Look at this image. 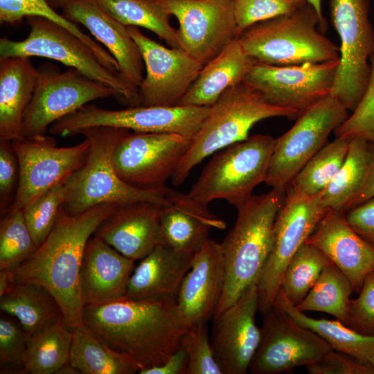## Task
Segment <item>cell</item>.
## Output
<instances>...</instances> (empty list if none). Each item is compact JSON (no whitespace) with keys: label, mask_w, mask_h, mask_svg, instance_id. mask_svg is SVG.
Here are the masks:
<instances>
[{"label":"cell","mask_w":374,"mask_h":374,"mask_svg":"<svg viewBox=\"0 0 374 374\" xmlns=\"http://www.w3.org/2000/svg\"><path fill=\"white\" fill-rule=\"evenodd\" d=\"M298 116L295 111L269 104L243 81L229 88L211 107L192 138L190 148L172 177V184H181L191 170L211 154L247 139L257 122L271 117L295 119Z\"/></svg>","instance_id":"cell-6"},{"label":"cell","mask_w":374,"mask_h":374,"mask_svg":"<svg viewBox=\"0 0 374 374\" xmlns=\"http://www.w3.org/2000/svg\"><path fill=\"white\" fill-rule=\"evenodd\" d=\"M353 291L348 278L330 261L308 294L295 307L303 312L328 313L346 325Z\"/></svg>","instance_id":"cell-35"},{"label":"cell","mask_w":374,"mask_h":374,"mask_svg":"<svg viewBox=\"0 0 374 374\" xmlns=\"http://www.w3.org/2000/svg\"><path fill=\"white\" fill-rule=\"evenodd\" d=\"M57 373H62V374H77L80 373V372L73 367L70 362L67 364L62 366L61 368H60Z\"/></svg>","instance_id":"cell-53"},{"label":"cell","mask_w":374,"mask_h":374,"mask_svg":"<svg viewBox=\"0 0 374 374\" xmlns=\"http://www.w3.org/2000/svg\"><path fill=\"white\" fill-rule=\"evenodd\" d=\"M239 41L257 62L289 66L340 58V48L321 30V21L308 2L295 10L244 29Z\"/></svg>","instance_id":"cell-5"},{"label":"cell","mask_w":374,"mask_h":374,"mask_svg":"<svg viewBox=\"0 0 374 374\" xmlns=\"http://www.w3.org/2000/svg\"><path fill=\"white\" fill-rule=\"evenodd\" d=\"M0 310L15 318L29 335L64 318L55 297L44 286L34 282L14 284L0 296Z\"/></svg>","instance_id":"cell-30"},{"label":"cell","mask_w":374,"mask_h":374,"mask_svg":"<svg viewBox=\"0 0 374 374\" xmlns=\"http://www.w3.org/2000/svg\"><path fill=\"white\" fill-rule=\"evenodd\" d=\"M22 211H10L0 224V270H10L36 249Z\"/></svg>","instance_id":"cell-39"},{"label":"cell","mask_w":374,"mask_h":374,"mask_svg":"<svg viewBox=\"0 0 374 374\" xmlns=\"http://www.w3.org/2000/svg\"><path fill=\"white\" fill-rule=\"evenodd\" d=\"M26 22L30 32L26 39H0V57L35 56L57 61L110 87L120 103L128 107L141 105L139 88L121 73L105 66L96 53L75 34L39 17H28Z\"/></svg>","instance_id":"cell-7"},{"label":"cell","mask_w":374,"mask_h":374,"mask_svg":"<svg viewBox=\"0 0 374 374\" xmlns=\"http://www.w3.org/2000/svg\"><path fill=\"white\" fill-rule=\"evenodd\" d=\"M112 17L126 26H140L155 33L171 48H179L177 29L172 16L153 0H97Z\"/></svg>","instance_id":"cell-34"},{"label":"cell","mask_w":374,"mask_h":374,"mask_svg":"<svg viewBox=\"0 0 374 374\" xmlns=\"http://www.w3.org/2000/svg\"><path fill=\"white\" fill-rule=\"evenodd\" d=\"M69 362L83 374H134L141 370L130 356L109 347L84 324L72 330Z\"/></svg>","instance_id":"cell-32"},{"label":"cell","mask_w":374,"mask_h":374,"mask_svg":"<svg viewBox=\"0 0 374 374\" xmlns=\"http://www.w3.org/2000/svg\"><path fill=\"white\" fill-rule=\"evenodd\" d=\"M331 21L340 41V62L331 95L353 112L366 88L374 30L369 0H330Z\"/></svg>","instance_id":"cell-11"},{"label":"cell","mask_w":374,"mask_h":374,"mask_svg":"<svg viewBox=\"0 0 374 374\" xmlns=\"http://www.w3.org/2000/svg\"><path fill=\"white\" fill-rule=\"evenodd\" d=\"M371 143L362 138L349 139L346 159L334 178L321 193L324 206L342 211L365 177Z\"/></svg>","instance_id":"cell-36"},{"label":"cell","mask_w":374,"mask_h":374,"mask_svg":"<svg viewBox=\"0 0 374 374\" xmlns=\"http://www.w3.org/2000/svg\"><path fill=\"white\" fill-rule=\"evenodd\" d=\"M182 347L187 353V374H223L209 341L206 323L192 325L183 336Z\"/></svg>","instance_id":"cell-42"},{"label":"cell","mask_w":374,"mask_h":374,"mask_svg":"<svg viewBox=\"0 0 374 374\" xmlns=\"http://www.w3.org/2000/svg\"><path fill=\"white\" fill-rule=\"evenodd\" d=\"M320 249L348 278L353 291H360L374 272V245L356 233L342 211L328 209L306 242Z\"/></svg>","instance_id":"cell-21"},{"label":"cell","mask_w":374,"mask_h":374,"mask_svg":"<svg viewBox=\"0 0 374 374\" xmlns=\"http://www.w3.org/2000/svg\"><path fill=\"white\" fill-rule=\"evenodd\" d=\"M308 3H310L317 12L320 21H321V30L325 34L328 28L327 20L325 19L323 15L322 7H321V0H305Z\"/></svg>","instance_id":"cell-51"},{"label":"cell","mask_w":374,"mask_h":374,"mask_svg":"<svg viewBox=\"0 0 374 374\" xmlns=\"http://www.w3.org/2000/svg\"><path fill=\"white\" fill-rule=\"evenodd\" d=\"M348 111L330 94L299 114L294 125L274 140L265 182L285 192L296 174L328 143L331 132L348 117Z\"/></svg>","instance_id":"cell-9"},{"label":"cell","mask_w":374,"mask_h":374,"mask_svg":"<svg viewBox=\"0 0 374 374\" xmlns=\"http://www.w3.org/2000/svg\"><path fill=\"white\" fill-rule=\"evenodd\" d=\"M369 62L370 78L360 101L334 132L336 137L362 138L374 145V50Z\"/></svg>","instance_id":"cell-41"},{"label":"cell","mask_w":374,"mask_h":374,"mask_svg":"<svg viewBox=\"0 0 374 374\" xmlns=\"http://www.w3.org/2000/svg\"><path fill=\"white\" fill-rule=\"evenodd\" d=\"M321 193L301 196L287 189L274 226L273 244L257 283L259 310L265 314L274 305L285 269L327 211Z\"/></svg>","instance_id":"cell-14"},{"label":"cell","mask_w":374,"mask_h":374,"mask_svg":"<svg viewBox=\"0 0 374 374\" xmlns=\"http://www.w3.org/2000/svg\"><path fill=\"white\" fill-rule=\"evenodd\" d=\"M369 362L372 364V366L374 367V355L371 357V358L369 360Z\"/></svg>","instance_id":"cell-55"},{"label":"cell","mask_w":374,"mask_h":374,"mask_svg":"<svg viewBox=\"0 0 374 374\" xmlns=\"http://www.w3.org/2000/svg\"><path fill=\"white\" fill-rule=\"evenodd\" d=\"M345 213L350 227L374 245V197L349 209Z\"/></svg>","instance_id":"cell-48"},{"label":"cell","mask_w":374,"mask_h":374,"mask_svg":"<svg viewBox=\"0 0 374 374\" xmlns=\"http://www.w3.org/2000/svg\"><path fill=\"white\" fill-rule=\"evenodd\" d=\"M83 324L109 347L130 356L141 370L164 363L181 347L190 326L177 298L169 296L86 305Z\"/></svg>","instance_id":"cell-1"},{"label":"cell","mask_w":374,"mask_h":374,"mask_svg":"<svg viewBox=\"0 0 374 374\" xmlns=\"http://www.w3.org/2000/svg\"><path fill=\"white\" fill-rule=\"evenodd\" d=\"M66 0H47L48 3L55 8H62Z\"/></svg>","instance_id":"cell-54"},{"label":"cell","mask_w":374,"mask_h":374,"mask_svg":"<svg viewBox=\"0 0 374 374\" xmlns=\"http://www.w3.org/2000/svg\"><path fill=\"white\" fill-rule=\"evenodd\" d=\"M188 355L185 350L180 347L168 359L159 366L143 369L140 374H187Z\"/></svg>","instance_id":"cell-50"},{"label":"cell","mask_w":374,"mask_h":374,"mask_svg":"<svg viewBox=\"0 0 374 374\" xmlns=\"http://www.w3.org/2000/svg\"><path fill=\"white\" fill-rule=\"evenodd\" d=\"M256 62L238 38L233 40L204 65L179 105L211 107L226 89L242 82Z\"/></svg>","instance_id":"cell-28"},{"label":"cell","mask_w":374,"mask_h":374,"mask_svg":"<svg viewBox=\"0 0 374 374\" xmlns=\"http://www.w3.org/2000/svg\"><path fill=\"white\" fill-rule=\"evenodd\" d=\"M346 325L360 333L374 335V272L366 277L358 296L350 299Z\"/></svg>","instance_id":"cell-46"},{"label":"cell","mask_w":374,"mask_h":374,"mask_svg":"<svg viewBox=\"0 0 374 374\" xmlns=\"http://www.w3.org/2000/svg\"><path fill=\"white\" fill-rule=\"evenodd\" d=\"M137 44L145 75L139 87L140 106H177L198 77L203 65L179 48H167L127 26Z\"/></svg>","instance_id":"cell-19"},{"label":"cell","mask_w":374,"mask_h":374,"mask_svg":"<svg viewBox=\"0 0 374 374\" xmlns=\"http://www.w3.org/2000/svg\"><path fill=\"white\" fill-rule=\"evenodd\" d=\"M12 143L19 162V178L9 211H23L55 186L64 184L84 165L89 149L85 138L73 146L57 147L55 139L46 134L21 137Z\"/></svg>","instance_id":"cell-13"},{"label":"cell","mask_w":374,"mask_h":374,"mask_svg":"<svg viewBox=\"0 0 374 374\" xmlns=\"http://www.w3.org/2000/svg\"><path fill=\"white\" fill-rule=\"evenodd\" d=\"M37 70L35 89L24 117L21 137L45 135L53 123L89 103L115 96L110 87L75 68L61 72L57 66L46 63Z\"/></svg>","instance_id":"cell-12"},{"label":"cell","mask_w":374,"mask_h":374,"mask_svg":"<svg viewBox=\"0 0 374 374\" xmlns=\"http://www.w3.org/2000/svg\"><path fill=\"white\" fill-rule=\"evenodd\" d=\"M286 191L252 195L238 205L235 222L220 243L225 267L221 299L213 318L257 283L273 244L274 226Z\"/></svg>","instance_id":"cell-3"},{"label":"cell","mask_w":374,"mask_h":374,"mask_svg":"<svg viewBox=\"0 0 374 374\" xmlns=\"http://www.w3.org/2000/svg\"><path fill=\"white\" fill-rule=\"evenodd\" d=\"M340 58L323 62L275 66L256 62L243 82L271 105L296 112L331 93Z\"/></svg>","instance_id":"cell-16"},{"label":"cell","mask_w":374,"mask_h":374,"mask_svg":"<svg viewBox=\"0 0 374 374\" xmlns=\"http://www.w3.org/2000/svg\"><path fill=\"white\" fill-rule=\"evenodd\" d=\"M130 130L98 126L81 130L89 143L84 165L64 183L65 198L62 207L70 215H77L96 205L113 203L119 205L148 201L167 206L170 204L172 188L144 190L131 186L116 174L112 164L113 151Z\"/></svg>","instance_id":"cell-4"},{"label":"cell","mask_w":374,"mask_h":374,"mask_svg":"<svg viewBox=\"0 0 374 374\" xmlns=\"http://www.w3.org/2000/svg\"><path fill=\"white\" fill-rule=\"evenodd\" d=\"M210 109L211 107L177 105L136 106L116 110L87 104L53 123L49 132L52 134L71 136L84 129L108 126L135 132L176 133L193 138Z\"/></svg>","instance_id":"cell-10"},{"label":"cell","mask_w":374,"mask_h":374,"mask_svg":"<svg viewBox=\"0 0 374 374\" xmlns=\"http://www.w3.org/2000/svg\"><path fill=\"white\" fill-rule=\"evenodd\" d=\"M162 206L148 201L119 205L100 224L93 235L125 256L141 260L160 244Z\"/></svg>","instance_id":"cell-24"},{"label":"cell","mask_w":374,"mask_h":374,"mask_svg":"<svg viewBox=\"0 0 374 374\" xmlns=\"http://www.w3.org/2000/svg\"><path fill=\"white\" fill-rule=\"evenodd\" d=\"M274 305L299 325L312 330L326 341L332 349L369 362L374 355V335H365L342 322L314 319L296 309L279 290Z\"/></svg>","instance_id":"cell-31"},{"label":"cell","mask_w":374,"mask_h":374,"mask_svg":"<svg viewBox=\"0 0 374 374\" xmlns=\"http://www.w3.org/2000/svg\"><path fill=\"white\" fill-rule=\"evenodd\" d=\"M170 204L160 214V244L174 251L193 255L208 239L211 228L224 229L226 223L188 194L171 189Z\"/></svg>","instance_id":"cell-26"},{"label":"cell","mask_w":374,"mask_h":374,"mask_svg":"<svg viewBox=\"0 0 374 374\" xmlns=\"http://www.w3.org/2000/svg\"><path fill=\"white\" fill-rule=\"evenodd\" d=\"M119 204L103 203L70 215L61 206L42 244L24 261L8 270L12 283L34 282L55 297L72 329L83 324L84 304L79 276L86 245L100 224Z\"/></svg>","instance_id":"cell-2"},{"label":"cell","mask_w":374,"mask_h":374,"mask_svg":"<svg viewBox=\"0 0 374 374\" xmlns=\"http://www.w3.org/2000/svg\"><path fill=\"white\" fill-rule=\"evenodd\" d=\"M37 77L38 70L30 57H0V139L21 137L24 114Z\"/></svg>","instance_id":"cell-27"},{"label":"cell","mask_w":374,"mask_h":374,"mask_svg":"<svg viewBox=\"0 0 374 374\" xmlns=\"http://www.w3.org/2000/svg\"><path fill=\"white\" fill-rule=\"evenodd\" d=\"M193 256L181 254L158 245L135 267L124 297L132 299L162 296L177 298L181 281L190 268Z\"/></svg>","instance_id":"cell-29"},{"label":"cell","mask_w":374,"mask_h":374,"mask_svg":"<svg viewBox=\"0 0 374 374\" xmlns=\"http://www.w3.org/2000/svg\"><path fill=\"white\" fill-rule=\"evenodd\" d=\"M263 314L260 342L249 367L251 373L278 374L308 366L332 349L275 305Z\"/></svg>","instance_id":"cell-18"},{"label":"cell","mask_w":374,"mask_h":374,"mask_svg":"<svg viewBox=\"0 0 374 374\" xmlns=\"http://www.w3.org/2000/svg\"><path fill=\"white\" fill-rule=\"evenodd\" d=\"M225 267L220 243L207 239L194 253L191 266L180 285L177 301L192 326L213 317L222 297Z\"/></svg>","instance_id":"cell-22"},{"label":"cell","mask_w":374,"mask_h":374,"mask_svg":"<svg viewBox=\"0 0 374 374\" xmlns=\"http://www.w3.org/2000/svg\"><path fill=\"white\" fill-rule=\"evenodd\" d=\"M348 143L349 139L342 137L328 143L296 174L287 189L301 196L321 193L342 166Z\"/></svg>","instance_id":"cell-37"},{"label":"cell","mask_w":374,"mask_h":374,"mask_svg":"<svg viewBox=\"0 0 374 374\" xmlns=\"http://www.w3.org/2000/svg\"><path fill=\"white\" fill-rule=\"evenodd\" d=\"M274 140L256 134L222 149L204 168L188 195L204 206L215 199L235 207L241 204L265 182Z\"/></svg>","instance_id":"cell-8"},{"label":"cell","mask_w":374,"mask_h":374,"mask_svg":"<svg viewBox=\"0 0 374 374\" xmlns=\"http://www.w3.org/2000/svg\"><path fill=\"white\" fill-rule=\"evenodd\" d=\"M175 16L181 48L203 66L240 36L233 0H153Z\"/></svg>","instance_id":"cell-17"},{"label":"cell","mask_w":374,"mask_h":374,"mask_svg":"<svg viewBox=\"0 0 374 374\" xmlns=\"http://www.w3.org/2000/svg\"><path fill=\"white\" fill-rule=\"evenodd\" d=\"M29 335L19 322L0 319V373H25L24 357Z\"/></svg>","instance_id":"cell-43"},{"label":"cell","mask_w":374,"mask_h":374,"mask_svg":"<svg viewBox=\"0 0 374 374\" xmlns=\"http://www.w3.org/2000/svg\"><path fill=\"white\" fill-rule=\"evenodd\" d=\"M234 14L240 33L260 21L291 12L305 0H233Z\"/></svg>","instance_id":"cell-44"},{"label":"cell","mask_w":374,"mask_h":374,"mask_svg":"<svg viewBox=\"0 0 374 374\" xmlns=\"http://www.w3.org/2000/svg\"><path fill=\"white\" fill-rule=\"evenodd\" d=\"M374 197V145L371 143L370 157L365 177L357 192L347 202L343 211L364 202Z\"/></svg>","instance_id":"cell-49"},{"label":"cell","mask_w":374,"mask_h":374,"mask_svg":"<svg viewBox=\"0 0 374 374\" xmlns=\"http://www.w3.org/2000/svg\"><path fill=\"white\" fill-rule=\"evenodd\" d=\"M62 15L84 26L117 61L122 75L139 88L145 66L139 48L127 27L108 14L97 0H66Z\"/></svg>","instance_id":"cell-23"},{"label":"cell","mask_w":374,"mask_h":374,"mask_svg":"<svg viewBox=\"0 0 374 374\" xmlns=\"http://www.w3.org/2000/svg\"><path fill=\"white\" fill-rule=\"evenodd\" d=\"M192 137L176 133L129 132L112 153L118 176L139 189L166 187L191 144Z\"/></svg>","instance_id":"cell-15"},{"label":"cell","mask_w":374,"mask_h":374,"mask_svg":"<svg viewBox=\"0 0 374 374\" xmlns=\"http://www.w3.org/2000/svg\"><path fill=\"white\" fill-rule=\"evenodd\" d=\"M19 162L12 141L0 139V211L1 217L10 209L18 188Z\"/></svg>","instance_id":"cell-45"},{"label":"cell","mask_w":374,"mask_h":374,"mask_svg":"<svg viewBox=\"0 0 374 374\" xmlns=\"http://www.w3.org/2000/svg\"><path fill=\"white\" fill-rule=\"evenodd\" d=\"M72 329L64 318L29 335L24 357L25 373L54 374L69 363Z\"/></svg>","instance_id":"cell-33"},{"label":"cell","mask_w":374,"mask_h":374,"mask_svg":"<svg viewBox=\"0 0 374 374\" xmlns=\"http://www.w3.org/2000/svg\"><path fill=\"white\" fill-rule=\"evenodd\" d=\"M259 310L257 283L213 318L211 345L223 374H245L259 346L261 330L256 323Z\"/></svg>","instance_id":"cell-20"},{"label":"cell","mask_w":374,"mask_h":374,"mask_svg":"<svg viewBox=\"0 0 374 374\" xmlns=\"http://www.w3.org/2000/svg\"><path fill=\"white\" fill-rule=\"evenodd\" d=\"M306 368L310 374H374V367L370 362L333 349Z\"/></svg>","instance_id":"cell-47"},{"label":"cell","mask_w":374,"mask_h":374,"mask_svg":"<svg viewBox=\"0 0 374 374\" xmlns=\"http://www.w3.org/2000/svg\"><path fill=\"white\" fill-rule=\"evenodd\" d=\"M132 260L93 235L85 247L79 276L84 305H100L125 296L135 268Z\"/></svg>","instance_id":"cell-25"},{"label":"cell","mask_w":374,"mask_h":374,"mask_svg":"<svg viewBox=\"0 0 374 374\" xmlns=\"http://www.w3.org/2000/svg\"><path fill=\"white\" fill-rule=\"evenodd\" d=\"M64 198V185L59 184L44 193L23 211L26 224L37 247L51 231Z\"/></svg>","instance_id":"cell-40"},{"label":"cell","mask_w":374,"mask_h":374,"mask_svg":"<svg viewBox=\"0 0 374 374\" xmlns=\"http://www.w3.org/2000/svg\"><path fill=\"white\" fill-rule=\"evenodd\" d=\"M330 262L320 249L305 242L288 262L279 290L291 303L296 305L308 294Z\"/></svg>","instance_id":"cell-38"},{"label":"cell","mask_w":374,"mask_h":374,"mask_svg":"<svg viewBox=\"0 0 374 374\" xmlns=\"http://www.w3.org/2000/svg\"><path fill=\"white\" fill-rule=\"evenodd\" d=\"M13 285L8 270H0V296L9 292Z\"/></svg>","instance_id":"cell-52"}]
</instances>
